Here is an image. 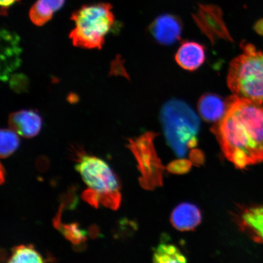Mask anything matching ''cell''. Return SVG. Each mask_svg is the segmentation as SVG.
<instances>
[{
  "label": "cell",
  "mask_w": 263,
  "mask_h": 263,
  "mask_svg": "<svg viewBox=\"0 0 263 263\" xmlns=\"http://www.w3.org/2000/svg\"><path fill=\"white\" fill-rule=\"evenodd\" d=\"M242 52L230 62V90L235 96L263 104V51L242 44Z\"/></svg>",
  "instance_id": "cell-3"
},
{
  "label": "cell",
  "mask_w": 263,
  "mask_h": 263,
  "mask_svg": "<svg viewBox=\"0 0 263 263\" xmlns=\"http://www.w3.org/2000/svg\"><path fill=\"white\" fill-rule=\"evenodd\" d=\"M192 163L190 160H177L171 162L167 165L166 169L169 172L173 174H185L189 172L192 166Z\"/></svg>",
  "instance_id": "cell-19"
},
{
  "label": "cell",
  "mask_w": 263,
  "mask_h": 263,
  "mask_svg": "<svg viewBox=\"0 0 263 263\" xmlns=\"http://www.w3.org/2000/svg\"><path fill=\"white\" fill-rule=\"evenodd\" d=\"M0 139V156L2 159L11 156L19 146L18 134L11 129H2Z\"/></svg>",
  "instance_id": "cell-17"
},
{
  "label": "cell",
  "mask_w": 263,
  "mask_h": 263,
  "mask_svg": "<svg viewBox=\"0 0 263 263\" xmlns=\"http://www.w3.org/2000/svg\"><path fill=\"white\" fill-rule=\"evenodd\" d=\"M88 186L82 197L89 204L99 203L117 210L121 201V186L118 177L108 164L95 156L82 155L75 166Z\"/></svg>",
  "instance_id": "cell-2"
},
{
  "label": "cell",
  "mask_w": 263,
  "mask_h": 263,
  "mask_svg": "<svg viewBox=\"0 0 263 263\" xmlns=\"http://www.w3.org/2000/svg\"><path fill=\"white\" fill-rule=\"evenodd\" d=\"M191 161L195 164H200L203 162L204 157L199 150L193 151L191 153Z\"/></svg>",
  "instance_id": "cell-21"
},
{
  "label": "cell",
  "mask_w": 263,
  "mask_h": 263,
  "mask_svg": "<svg viewBox=\"0 0 263 263\" xmlns=\"http://www.w3.org/2000/svg\"><path fill=\"white\" fill-rule=\"evenodd\" d=\"M45 260L31 245H20L12 249L8 262H44Z\"/></svg>",
  "instance_id": "cell-15"
},
{
  "label": "cell",
  "mask_w": 263,
  "mask_h": 263,
  "mask_svg": "<svg viewBox=\"0 0 263 263\" xmlns=\"http://www.w3.org/2000/svg\"><path fill=\"white\" fill-rule=\"evenodd\" d=\"M198 110L200 115L205 121L209 122H217L224 116L227 104L218 95L207 93L200 98Z\"/></svg>",
  "instance_id": "cell-13"
},
{
  "label": "cell",
  "mask_w": 263,
  "mask_h": 263,
  "mask_svg": "<svg viewBox=\"0 0 263 263\" xmlns=\"http://www.w3.org/2000/svg\"><path fill=\"white\" fill-rule=\"evenodd\" d=\"M254 28L257 34L263 36V18L256 22Z\"/></svg>",
  "instance_id": "cell-22"
},
{
  "label": "cell",
  "mask_w": 263,
  "mask_h": 263,
  "mask_svg": "<svg viewBox=\"0 0 263 263\" xmlns=\"http://www.w3.org/2000/svg\"><path fill=\"white\" fill-rule=\"evenodd\" d=\"M212 132L225 157L236 168L263 162V104L235 96Z\"/></svg>",
  "instance_id": "cell-1"
},
{
  "label": "cell",
  "mask_w": 263,
  "mask_h": 263,
  "mask_svg": "<svg viewBox=\"0 0 263 263\" xmlns=\"http://www.w3.org/2000/svg\"><path fill=\"white\" fill-rule=\"evenodd\" d=\"M61 231L65 237L70 240L74 244L84 242L85 240V233L79 228L77 223H71L61 226Z\"/></svg>",
  "instance_id": "cell-18"
},
{
  "label": "cell",
  "mask_w": 263,
  "mask_h": 263,
  "mask_svg": "<svg viewBox=\"0 0 263 263\" xmlns=\"http://www.w3.org/2000/svg\"><path fill=\"white\" fill-rule=\"evenodd\" d=\"M202 221V214L196 205L185 202L176 207L171 216V222L174 228L182 232L192 231Z\"/></svg>",
  "instance_id": "cell-11"
},
{
  "label": "cell",
  "mask_w": 263,
  "mask_h": 263,
  "mask_svg": "<svg viewBox=\"0 0 263 263\" xmlns=\"http://www.w3.org/2000/svg\"><path fill=\"white\" fill-rule=\"evenodd\" d=\"M155 262H185L186 259L179 249L173 245L162 244L157 247L153 255Z\"/></svg>",
  "instance_id": "cell-16"
},
{
  "label": "cell",
  "mask_w": 263,
  "mask_h": 263,
  "mask_svg": "<svg viewBox=\"0 0 263 263\" xmlns=\"http://www.w3.org/2000/svg\"><path fill=\"white\" fill-rule=\"evenodd\" d=\"M193 18L200 30L213 44L218 39L232 41L222 18V12L218 6L200 5Z\"/></svg>",
  "instance_id": "cell-7"
},
{
  "label": "cell",
  "mask_w": 263,
  "mask_h": 263,
  "mask_svg": "<svg viewBox=\"0 0 263 263\" xmlns=\"http://www.w3.org/2000/svg\"><path fill=\"white\" fill-rule=\"evenodd\" d=\"M75 27L70 38L75 47L101 49L114 24L112 6L107 3L82 6L71 15Z\"/></svg>",
  "instance_id": "cell-5"
},
{
  "label": "cell",
  "mask_w": 263,
  "mask_h": 263,
  "mask_svg": "<svg viewBox=\"0 0 263 263\" xmlns=\"http://www.w3.org/2000/svg\"><path fill=\"white\" fill-rule=\"evenodd\" d=\"M20 0H0V5H1V14L2 15L8 14V11L11 6Z\"/></svg>",
  "instance_id": "cell-20"
},
{
  "label": "cell",
  "mask_w": 263,
  "mask_h": 263,
  "mask_svg": "<svg viewBox=\"0 0 263 263\" xmlns=\"http://www.w3.org/2000/svg\"><path fill=\"white\" fill-rule=\"evenodd\" d=\"M10 128L23 137L31 139L37 136L41 130L42 118L31 110H22L9 115Z\"/></svg>",
  "instance_id": "cell-10"
},
{
  "label": "cell",
  "mask_w": 263,
  "mask_h": 263,
  "mask_svg": "<svg viewBox=\"0 0 263 263\" xmlns=\"http://www.w3.org/2000/svg\"><path fill=\"white\" fill-rule=\"evenodd\" d=\"M236 221L240 229L255 242L263 244V205L240 210L236 215Z\"/></svg>",
  "instance_id": "cell-9"
},
{
  "label": "cell",
  "mask_w": 263,
  "mask_h": 263,
  "mask_svg": "<svg viewBox=\"0 0 263 263\" xmlns=\"http://www.w3.org/2000/svg\"><path fill=\"white\" fill-rule=\"evenodd\" d=\"M182 24L178 16L171 14L161 15L150 26V31L156 40L162 45H172L179 40Z\"/></svg>",
  "instance_id": "cell-8"
},
{
  "label": "cell",
  "mask_w": 263,
  "mask_h": 263,
  "mask_svg": "<svg viewBox=\"0 0 263 263\" xmlns=\"http://www.w3.org/2000/svg\"><path fill=\"white\" fill-rule=\"evenodd\" d=\"M64 2L65 0H37L29 11V18L34 25H44L63 6Z\"/></svg>",
  "instance_id": "cell-14"
},
{
  "label": "cell",
  "mask_w": 263,
  "mask_h": 263,
  "mask_svg": "<svg viewBox=\"0 0 263 263\" xmlns=\"http://www.w3.org/2000/svg\"><path fill=\"white\" fill-rule=\"evenodd\" d=\"M175 59L180 67L186 70L195 71L204 63V47L195 42H185L177 50Z\"/></svg>",
  "instance_id": "cell-12"
},
{
  "label": "cell",
  "mask_w": 263,
  "mask_h": 263,
  "mask_svg": "<svg viewBox=\"0 0 263 263\" xmlns=\"http://www.w3.org/2000/svg\"><path fill=\"white\" fill-rule=\"evenodd\" d=\"M160 118L167 143L177 156L183 157L189 149L197 146L200 121L188 104L170 100L164 105Z\"/></svg>",
  "instance_id": "cell-4"
},
{
  "label": "cell",
  "mask_w": 263,
  "mask_h": 263,
  "mask_svg": "<svg viewBox=\"0 0 263 263\" xmlns=\"http://www.w3.org/2000/svg\"><path fill=\"white\" fill-rule=\"evenodd\" d=\"M156 136V133L148 132L129 139L128 144L137 160L140 185L146 190H154L163 185L164 166L154 144Z\"/></svg>",
  "instance_id": "cell-6"
}]
</instances>
